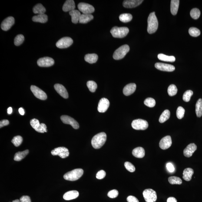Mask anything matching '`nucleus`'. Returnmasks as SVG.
<instances>
[{"instance_id": "f257e3e1", "label": "nucleus", "mask_w": 202, "mask_h": 202, "mask_svg": "<svg viewBox=\"0 0 202 202\" xmlns=\"http://www.w3.org/2000/svg\"><path fill=\"white\" fill-rule=\"evenodd\" d=\"M147 31L149 34H154L157 31L158 26V22L155 12L151 13L147 19Z\"/></svg>"}, {"instance_id": "f03ea898", "label": "nucleus", "mask_w": 202, "mask_h": 202, "mask_svg": "<svg viewBox=\"0 0 202 202\" xmlns=\"http://www.w3.org/2000/svg\"><path fill=\"white\" fill-rule=\"evenodd\" d=\"M107 136L106 133L101 132L96 135L91 140L93 147L96 149L101 148L106 142Z\"/></svg>"}, {"instance_id": "7ed1b4c3", "label": "nucleus", "mask_w": 202, "mask_h": 202, "mask_svg": "<svg viewBox=\"0 0 202 202\" xmlns=\"http://www.w3.org/2000/svg\"><path fill=\"white\" fill-rule=\"evenodd\" d=\"M84 171L82 169H75L66 173L63 177L64 179L66 180L71 181H75L81 177Z\"/></svg>"}, {"instance_id": "20e7f679", "label": "nucleus", "mask_w": 202, "mask_h": 202, "mask_svg": "<svg viewBox=\"0 0 202 202\" xmlns=\"http://www.w3.org/2000/svg\"><path fill=\"white\" fill-rule=\"evenodd\" d=\"M129 31V30L127 27L115 26L112 28L110 32L114 38H122L125 37Z\"/></svg>"}, {"instance_id": "39448f33", "label": "nucleus", "mask_w": 202, "mask_h": 202, "mask_svg": "<svg viewBox=\"0 0 202 202\" xmlns=\"http://www.w3.org/2000/svg\"><path fill=\"white\" fill-rule=\"evenodd\" d=\"M129 51L130 47L128 45L121 46L114 51L113 54V58L116 60L122 59Z\"/></svg>"}, {"instance_id": "423d86ee", "label": "nucleus", "mask_w": 202, "mask_h": 202, "mask_svg": "<svg viewBox=\"0 0 202 202\" xmlns=\"http://www.w3.org/2000/svg\"><path fill=\"white\" fill-rule=\"evenodd\" d=\"M143 194L146 202H155L157 200V193L152 189H146Z\"/></svg>"}, {"instance_id": "0eeeda50", "label": "nucleus", "mask_w": 202, "mask_h": 202, "mask_svg": "<svg viewBox=\"0 0 202 202\" xmlns=\"http://www.w3.org/2000/svg\"><path fill=\"white\" fill-rule=\"evenodd\" d=\"M30 124L33 128L38 132L44 133L47 132V127L46 125L43 123L40 124L39 120L36 119L34 118L31 120L30 121Z\"/></svg>"}, {"instance_id": "6e6552de", "label": "nucleus", "mask_w": 202, "mask_h": 202, "mask_svg": "<svg viewBox=\"0 0 202 202\" xmlns=\"http://www.w3.org/2000/svg\"><path fill=\"white\" fill-rule=\"evenodd\" d=\"M131 126L135 130H144L148 128L149 124L146 120L139 119L133 121Z\"/></svg>"}, {"instance_id": "1a4fd4ad", "label": "nucleus", "mask_w": 202, "mask_h": 202, "mask_svg": "<svg viewBox=\"0 0 202 202\" xmlns=\"http://www.w3.org/2000/svg\"><path fill=\"white\" fill-rule=\"evenodd\" d=\"M53 155H58L62 158H65L69 155V152L68 149L64 147H60L54 149L51 151Z\"/></svg>"}, {"instance_id": "9d476101", "label": "nucleus", "mask_w": 202, "mask_h": 202, "mask_svg": "<svg viewBox=\"0 0 202 202\" xmlns=\"http://www.w3.org/2000/svg\"><path fill=\"white\" fill-rule=\"evenodd\" d=\"M73 41L70 37H66L61 38L57 42L56 44L57 47L59 48H66L69 47L72 45Z\"/></svg>"}, {"instance_id": "9b49d317", "label": "nucleus", "mask_w": 202, "mask_h": 202, "mask_svg": "<svg viewBox=\"0 0 202 202\" xmlns=\"http://www.w3.org/2000/svg\"><path fill=\"white\" fill-rule=\"evenodd\" d=\"M78 7L79 11L83 14H91L95 11L94 7L92 5L85 3H80L78 4Z\"/></svg>"}, {"instance_id": "f8f14e48", "label": "nucleus", "mask_w": 202, "mask_h": 202, "mask_svg": "<svg viewBox=\"0 0 202 202\" xmlns=\"http://www.w3.org/2000/svg\"><path fill=\"white\" fill-rule=\"evenodd\" d=\"M31 92L36 98L41 100H45L47 99V94L38 87L35 85H31Z\"/></svg>"}, {"instance_id": "ddd939ff", "label": "nucleus", "mask_w": 202, "mask_h": 202, "mask_svg": "<svg viewBox=\"0 0 202 202\" xmlns=\"http://www.w3.org/2000/svg\"><path fill=\"white\" fill-rule=\"evenodd\" d=\"M61 118L64 124L70 125L75 129L79 128V126L78 123L72 117L67 115H62Z\"/></svg>"}, {"instance_id": "4468645a", "label": "nucleus", "mask_w": 202, "mask_h": 202, "mask_svg": "<svg viewBox=\"0 0 202 202\" xmlns=\"http://www.w3.org/2000/svg\"><path fill=\"white\" fill-rule=\"evenodd\" d=\"M37 64L40 67H50L54 65V61L51 57H44L39 58L37 61Z\"/></svg>"}, {"instance_id": "2eb2a0df", "label": "nucleus", "mask_w": 202, "mask_h": 202, "mask_svg": "<svg viewBox=\"0 0 202 202\" xmlns=\"http://www.w3.org/2000/svg\"><path fill=\"white\" fill-rule=\"evenodd\" d=\"M15 20L13 17H9L5 18L1 24V28L4 31L9 30L14 25Z\"/></svg>"}, {"instance_id": "dca6fc26", "label": "nucleus", "mask_w": 202, "mask_h": 202, "mask_svg": "<svg viewBox=\"0 0 202 202\" xmlns=\"http://www.w3.org/2000/svg\"><path fill=\"white\" fill-rule=\"evenodd\" d=\"M157 69L163 71L171 72L174 71L175 68L174 66L171 64L164 63H157L155 65Z\"/></svg>"}, {"instance_id": "f3484780", "label": "nucleus", "mask_w": 202, "mask_h": 202, "mask_svg": "<svg viewBox=\"0 0 202 202\" xmlns=\"http://www.w3.org/2000/svg\"><path fill=\"white\" fill-rule=\"evenodd\" d=\"M110 105L109 101L107 99L103 98L98 103L97 109L99 112L104 113L107 111Z\"/></svg>"}, {"instance_id": "a211bd4d", "label": "nucleus", "mask_w": 202, "mask_h": 202, "mask_svg": "<svg viewBox=\"0 0 202 202\" xmlns=\"http://www.w3.org/2000/svg\"><path fill=\"white\" fill-rule=\"evenodd\" d=\"M172 144L171 137L170 136H166L161 139L159 144L160 148L163 150H166L169 148Z\"/></svg>"}, {"instance_id": "6ab92c4d", "label": "nucleus", "mask_w": 202, "mask_h": 202, "mask_svg": "<svg viewBox=\"0 0 202 202\" xmlns=\"http://www.w3.org/2000/svg\"><path fill=\"white\" fill-rule=\"evenodd\" d=\"M144 1L143 0H127L123 2V6L126 8H133L139 5Z\"/></svg>"}, {"instance_id": "aec40b11", "label": "nucleus", "mask_w": 202, "mask_h": 202, "mask_svg": "<svg viewBox=\"0 0 202 202\" xmlns=\"http://www.w3.org/2000/svg\"><path fill=\"white\" fill-rule=\"evenodd\" d=\"M197 149V147L195 144L192 143L189 144L184 149L183 151V154L185 157H190L193 155V153Z\"/></svg>"}, {"instance_id": "412c9836", "label": "nucleus", "mask_w": 202, "mask_h": 202, "mask_svg": "<svg viewBox=\"0 0 202 202\" xmlns=\"http://www.w3.org/2000/svg\"><path fill=\"white\" fill-rule=\"evenodd\" d=\"M54 88L57 92L63 98H68V93L64 86L61 84H57L54 85Z\"/></svg>"}, {"instance_id": "4be33fe9", "label": "nucleus", "mask_w": 202, "mask_h": 202, "mask_svg": "<svg viewBox=\"0 0 202 202\" xmlns=\"http://www.w3.org/2000/svg\"><path fill=\"white\" fill-rule=\"evenodd\" d=\"M136 85L134 83L127 84L123 89V92L125 95L129 96L131 95L136 91Z\"/></svg>"}, {"instance_id": "5701e85b", "label": "nucleus", "mask_w": 202, "mask_h": 202, "mask_svg": "<svg viewBox=\"0 0 202 202\" xmlns=\"http://www.w3.org/2000/svg\"><path fill=\"white\" fill-rule=\"evenodd\" d=\"M75 5L74 1L73 0H67L63 5V10L64 12L71 11L75 9Z\"/></svg>"}, {"instance_id": "b1692460", "label": "nucleus", "mask_w": 202, "mask_h": 202, "mask_svg": "<svg viewBox=\"0 0 202 202\" xmlns=\"http://www.w3.org/2000/svg\"><path fill=\"white\" fill-rule=\"evenodd\" d=\"M79 193L77 190H71L67 192L64 195L63 198L66 200H70L77 198Z\"/></svg>"}, {"instance_id": "393cba45", "label": "nucleus", "mask_w": 202, "mask_h": 202, "mask_svg": "<svg viewBox=\"0 0 202 202\" xmlns=\"http://www.w3.org/2000/svg\"><path fill=\"white\" fill-rule=\"evenodd\" d=\"M132 154L134 157L137 158H143L145 155V150L143 147H137L133 150Z\"/></svg>"}, {"instance_id": "a878e982", "label": "nucleus", "mask_w": 202, "mask_h": 202, "mask_svg": "<svg viewBox=\"0 0 202 202\" xmlns=\"http://www.w3.org/2000/svg\"><path fill=\"white\" fill-rule=\"evenodd\" d=\"M69 14L71 16L72 22L74 24L78 23L81 15L80 11L74 9V10L70 11Z\"/></svg>"}, {"instance_id": "bb28decb", "label": "nucleus", "mask_w": 202, "mask_h": 202, "mask_svg": "<svg viewBox=\"0 0 202 202\" xmlns=\"http://www.w3.org/2000/svg\"><path fill=\"white\" fill-rule=\"evenodd\" d=\"M194 173L193 169L188 168L185 169L183 172V178L187 181H190L191 180L192 176Z\"/></svg>"}, {"instance_id": "cd10ccee", "label": "nucleus", "mask_w": 202, "mask_h": 202, "mask_svg": "<svg viewBox=\"0 0 202 202\" xmlns=\"http://www.w3.org/2000/svg\"><path fill=\"white\" fill-rule=\"evenodd\" d=\"M32 21L35 22H39L44 23L48 21V16L45 14H38L33 17Z\"/></svg>"}, {"instance_id": "c85d7f7f", "label": "nucleus", "mask_w": 202, "mask_h": 202, "mask_svg": "<svg viewBox=\"0 0 202 202\" xmlns=\"http://www.w3.org/2000/svg\"><path fill=\"white\" fill-rule=\"evenodd\" d=\"M94 17L91 14H82L79 22L80 23L85 24L93 19Z\"/></svg>"}, {"instance_id": "c756f323", "label": "nucleus", "mask_w": 202, "mask_h": 202, "mask_svg": "<svg viewBox=\"0 0 202 202\" xmlns=\"http://www.w3.org/2000/svg\"><path fill=\"white\" fill-rule=\"evenodd\" d=\"M85 61L90 64H93L97 62L98 59V56L96 54H88L85 55Z\"/></svg>"}, {"instance_id": "7c9ffc66", "label": "nucleus", "mask_w": 202, "mask_h": 202, "mask_svg": "<svg viewBox=\"0 0 202 202\" xmlns=\"http://www.w3.org/2000/svg\"><path fill=\"white\" fill-rule=\"evenodd\" d=\"M180 1L179 0H171V12L173 15H176L178 11Z\"/></svg>"}, {"instance_id": "2f4dec72", "label": "nucleus", "mask_w": 202, "mask_h": 202, "mask_svg": "<svg viewBox=\"0 0 202 202\" xmlns=\"http://www.w3.org/2000/svg\"><path fill=\"white\" fill-rule=\"evenodd\" d=\"M158 58L160 61L166 62H173L176 60L175 57L173 56H168L163 54H160L158 55Z\"/></svg>"}, {"instance_id": "473e14b6", "label": "nucleus", "mask_w": 202, "mask_h": 202, "mask_svg": "<svg viewBox=\"0 0 202 202\" xmlns=\"http://www.w3.org/2000/svg\"><path fill=\"white\" fill-rule=\"evenodd\" d=\"M28 152H29V150H26L23 152H18L15 154L14 157V160L17 161H21L26 157Z\"/></svg>"}, {"instance_id": "72a5a7b5", "label": "nucleus", "mask_w": 202, "mask_h": 202, "mask_svg": "<svg viewBox=\"0 0 202 202\" xmlns=\"http://www.w3.org/2000/svg\"><path fill=\"white\" fill-rule=\"evenodd\" d=\"M46 9L42 5L39 4L36 5L33 8V12L34 13L38 14H44L46 12Z\"/></svg>"}, {"instance_id": "f704fd0d", "label": "nucleus", "mask_w": 202, "mask_h": 202, "mask_svg": "<svg viewBox=\"0 0 202 202\" xmlns=\"http://www.w3.org/2000/svg\"><path fill=\"white\" fill-rule=\"evenodd\" d=\"M195 112L197 117H200L202 115V99L200 98L196 103Z\"/></svg>"}, {"instance_id": "c9c22d12", "label": "nucleus", "mask_w": 202, "mask_h": 202, "mask_svg": "<svg viewBox=\"0 0 202 202\" xmlns=\"http://www.w3.org/2000/svg\"><path fill=\"white\" fill-rule=\"evenodd\" d=\"M170 116V113L168 110H166L163 112L162 114L159 118V122L160 123H163L167 121L169 119Z\"/></svg>"}, {"instance_id": "e433bc0d", "label": "nucleus", "mask_w": 202, "mask_h": 202, "mask_svg": "<svg viewBox=\"0 0 202 202\" xmlns=\"http://www.w3.org/2000/svg\"><path fill=\"white\" fill-rule=\"evenodd\" d=\"M133 16L131 14L128 13L123 14L120 15L119 16L120 20L123 23L130 22Z\"/></svg>"}, {"instance_id": "4c0bfd02", "label": "nucleus", "mask_w": 202, "mask_h": 202, "mask_svg": "<svg viewBox=\"0 0 202 202\" xmlns=\"http://www.w3.org/2000/svg\"><path fill=\"white\" fill-rule=\"evenodd\" d=\"M169 182L171 184H181L182 181L181 179L176 176H171L168 179Z\"/></svg>"}, {"instance_id": "58836bf2", "label": "nucleus", "mask_w": 202, "mask_h": 202, "mask_svg": "<svg viewBox=\"0 0 202 202\" xmlns=\"http://www.w3.org/2000/svg\"><path fill=\"white\" fill-rule=\"evenodd\" d=\"M87 87L91 92H95L97 88V85L95 82L93 81H89L87 83Z\"/></svg>"}, {"instance_id": "ea45409f", "label": "nucleus", "mask_w": 202, "mask_h": 202, "mask_svg": "<svg viewBox=\"0 0 202 202\" xmlns=\"http://www.w3.org/2000/svg\"><path fill=\"white\" fill-rule=\"evenodd\" d=\"M201 14L200 10L198 8H193L190 11V15L191 18L195 20L198 19Z\"/></svg>"}, {"instance_id": "a19ab883", "label": "nucleus", "mask_w": 202, "mask_h": 202, "mask_svg": "<svg viewBox=\"0 0 202 202\" xmlns=\"http://www.w3.org/2000/svg\"><path fill=\"white\" fill-rule=\"evenodd\" d=\"M177 89L176 86L173 84L170 85L168 89V93L170 96H173L177 93Z\"/></svg>"}, {"instance_id": "79ce46f5", "label": "nucleus", "mask_w": 202, "mask_h": 202, "mask_svg": "<svg viewBox=\"0 0 202 202\" xmlns=\"http://www.w3.org/2000/svg\"><path fill=\"white\" fill-rule=\"evenodd\" d=\"M23 138L21 136H18L14 137L11 142L16 147H19L23 142Z\"/></svg>"}, {"instance_id": "37998d69", "label": "nucleus", "mask_w": 202, "mask_h": 202, "mask_svg": "<svg viewBox=\"0 0 202 202\" xmlns=\"http://www.w3.org/2000/svg\"><path fill=\"white\" fill-rule=\"evenodd\" d=\"M189 34L190 36L193 37H197L200 35L201 32L200 30L197 28L192 27L190 28L189 30Z\"/></svg>"}, {"instance_id": "c03bdc74", "label": "nucleus", "mask_w": 202, "mask_h": 202, "mask_svg": "<svg viewBox=\"0 0 202 202\" xmlns=\"http://www.w3.org/2000/svg\"><path fill=\"white\" fill-rule=\"evenodd\" d=\"M193 94V92L192 90H187V91L185 92L183 96V101H185V102H189Z\"/></svg>"}, {"instance_id": "a18cd8bd", "label": "nucleus", "mask_w": 202, "mask_h": 202, "mask_svg": "<svg viewBox=\"0 0 202 202\" xmlns=\"http://www.w3.org/2000/svg\"><path fill=\"white\" fill-rule=\"evenodd\" d=\"M144 104L147 107H153L155 106L156 101L154 98H147L144 101Z\"/></svg>"}, {"instance_id": "49530a36", "label": "nucleus", "mask_w": 202, "mask_h": 202, "mask_svg": "<svg viewBox=\"0 0 202 202\" xmlns=\"http://www.w3.org/2000/svg\"><path fill=\"white\" fill-rule=\"evenodd\" d=\"M24 40V36L22 35H18L15 37L14 39V44L18 46L21 45L23 42Z\"/></svg>"}, {"instance_id": "de8ad7c7", "label": "nucleus", "mask_w": 202, "mask_h": 202, "mask_svg": "<svg viewBox=\"0 0 202 202\" xmlns=\"http://www.w3.org/2000/svg\"><path fill=\"white\" fill-rule=\"evenodd\" d=\"M185 110L183 107L179 106L177 109L176 111V116L179 119H182L184 117Z\"/></svg>"}, {"instance_id": "09e8293b", "label": "nucleus", "mask_w": 202, "mask_h": 202, "mask_svg": "<svg viewBox=\"0 0 202 202\" xmlns=\"http://www.w3.org/2000/svg\"><path fill=\"white\" fill-rule=\"evenodd\" d=\"M124 166L126 169L130 172H134L135 171V167L134 166L129 162H126L125 163Z\"/></svg>"}, {"instance_id": "8fccbe9b", "label": "nucleus", "mask_w": 202, "mask_h": 202, "mask_svg": "<svg viewBox=\"0 0 202 202\" xmlns=\"http://www.w3.org/2000/svg\"><path fill=\"white\" fill-rule=\"evenodd\" d=\"M119 194L117 190H111L109 192L107 196L110 198H115L118 196Z\"/></svg>"}, {"instance_id": "3c124183", "label": "nucleus", "mask_w": 202, "mask_h": 202, "mask_svg": "<svg viewBox=\"0 0 202 202\" xmlns=\"http://www.w3.org/2000/svg\"><path fill=\"white\" fill-rule=\"evenodd\" d=\"M106 173L105 171L103 170H100L97 173L96 177L98 179H102L105 177Z\"/></svg>"}, {"instance_id": "603ef678", "label": "nucleus", "mask_w": 202, "mask_h": 202, "mask_svg": "<svg viewBox=\"0 0 202 202\" xmlns=\"http://www.w3.org/2000/svg\"><path fill=\"white\" fill-rule=\"evenodd\" d=\"M168 170L170 173H173L174 171L175 168L173 165L171 163H168L166 165Z\"/></svg>"}, {"instance_id": "864d4df0", "label": "nucleus", "mask_w": 202, "mask_h": 202, "mask_svg": "<svg viewBox=\"0 0 202 202\" xmlns=\"http://www.w3.org/2000/svg\"><path fill=\"white\" fill-rule=\"evenodd\" d=\"M20 200L21 202H31V198L28 196H22Z\"/></svg>"}, {"instance_id": "5fc2aeb1", "label": "nucleus", "mask_w": 202, "mask_h": 202, "mask_svg": "<svg viewBox=\"0 0 202 202\" xmlns=\"http://www.w3.org/2000/svg\"><path fill=\"white\" fill-rule=\"evenodd\" d=\"M127 201L128 202H139L138 199L133 196H128L127 197Z\"/></svg>"}, {"instance_id": "6e6d98bb", "label": "nucleus", "mask_w": 202, "mask_h": 202, "mask_svg": "<svg viewBox=\"0 0 202 202\" xmlns=\"http://www.w3.org/2000/svg\"><path fill=\"white\" fill-rule=\"evenodd\" d=\"M9 124V121L8 120H2L0 122V128L4 127V126L8 125Z\"/></svg>"}, {"instance_id": "4d7b16f0", "label": "nucleus", "mask_w": 202, "mask_h": 202, "mask_svg": "<svg viewBox=\"0 0 202 202\" xmlns=\"http://www.w3.org/2000/svg\"><path fill=\"white\" fill-rule=\"evenodd\" d=\"M167 202H177V200L174 197H170L167 199Z\"/></svg>"}, {"instance_id": "13d9d810", "label": "nucleus", "mask_w": 202, "mask_h": 202, "mask_svg": "<svg viewBox=\"0 0 202 202\" xmlns=\"http://www.w3.org/2000/svg\"><path fill=\"white\" fill-rule=\"evenodd\" d=\"M18 111H19V112L20 114L21 115H24V114H25V112H24V109L22 108V107H21V108H19V110H18Z\"/></svg>"}, {"instance_id": "bf43d9fd", "label": "nucleus", "mask_w": 202, "mask_h": 202, "mask_svg": "<svg viewBox=\"0 0 202 202\" xmlns=\"http://www.w3.org/2000/svg\"><path fill=\"white\" fill-rule=\"evenodd\" d=\"M7 112H8V114H12V107H9V108L8 109V110H7Z\"/></svg>"}, {"instance_id": "052dcab7", "label": "nucleus", "mask_w": 202, "mask_h": 202, "mask_svg": "<svg viewBox=\"0 0 202 202\" xmlns=\"http://www.w3.org/2000/svg\"><path fill=\"white\" fill-rule=\"evenodd\" d=\"M12 202H21L20 200H15L13 201Z\"/></svg>"}]
</instances>
